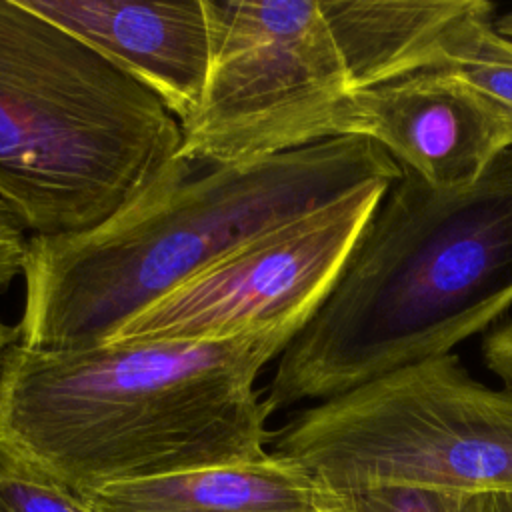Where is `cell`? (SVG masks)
Returning a JSON list of instances; mask_svg holds the SVG:
<instances>
[{"instance_id": "16", "label": "cell", "mask_w": 512, "mask_h": 512, "mask_svg": "<svg viewBox=\"0 0 512 512\" xmlns=\"http://www.w3.org/2000/svg\"><path fill=\"white\" fill-rule=\"evenodd\" d=\"M16 342H18V328L0 322V364H2V358L6 356L8 348L14 346Z\"/></svg>"}, {"instance_id": "1", "label": "cell", "mask_w": 512, "mask_h": 512, "mask_svg": "<svg viewBox=\"0 0 512 512\" xmlns=\"http://www.w3.org/2000/svg\"><path fill=\"white\" fill-rule=\"evenodd\" d=\"M294 340H136L54 350L14 344L0 364V466L76 496L264 456L254 382Z\"/></svg>"}, {"instance_id": "18", "label": "cell", "mask_w": 512, "mask_h": 512, "mask_svg": "<svg viewBox=\"0 0 512 512\" xmlns=\"http://www.w3.org/2000/svg\"><path fill=\"white\" fill-rule=\"evenodd\" d=\"M496 28H498V32H502L504 36L512 38V10H508V12L500 14V16H496Z\"/></svg>"}, {"instance_id": "12", "label": "cell", "mask_w": 512, "mask_h": 512, "mask_svg": "<svg viewBox=\"0 0 512 512\" xmlns=\"http://www.w3.org/2000/svg\"><path fill=\"white\" fill-rule=\"evenodd\" d=\"M338 512H490V494L432 488H370L334 492Z\"/></svg>"}, {"instance_id": "10", "label": "cell", "mask_w": 512, "mask_h": 512, "mask_svg": "<svg viewBox=\"0 0 512 512\" xmlns=\"http://www.w3.org/2000/svg\"><path fill=\"white\" fill-rule=\"evenodd\" d=\"M82 500L90 512H338L334 492L272 450L240 464L112 484Z\"/></svg>"}, {"instance_id": "7", "label": "cell", "mask_w": 512, "mask_h": 512, "mask_svg": "<svg viewBox=\"0 0 512 512\" xmlns=\"http://www.w3.org/2000/svg\"><path fill=\"white\" fill-rule=\"evenodd\" d=\"M392 184L366 186L242 244L138 314L108 344L296 336L324 304Z\"/></svg>"}, {"instance_id": "13", "label": "cell", "mask_w": 512, "mask_h": 512, "mask_svg": "<svg viewBox=\"0 0 512 512\" xmlns=\"http://www.w3.org/2000/svg\"><path fill=\"white\" fill-rule=\"evenodd\" d=\"M0 512H90L86 502L50 482L0 466Z\"/></svg>"}, {"instance_id": "6", "label": "cell", "mask_w": 512, "mask_h": 512, "mask_svg": "<svg viewBox=\"0 0 512 512\" xmlns=\"http://www.w3.org/2000/svg\"><path fill=\"white\" fill-rule=\"evenodd\" d=\"M270 450L330 492H512V390L444 354L302 410L272 432Z\"/></svg>"}, {"instance_id": "17", "label": "cell", "mask_w": 512, "mask_h": 512, "mask_svg": "<svg viewBox=\"0 0 512 512\" xmlns=\"http://www.w3.org/2000/svg\"><path fill=\"white\" fill-rule=\"evenodd\" d=\"M490 512H512V492L490 494Z\"/></svg>"}, {"instance_id": "3", "label": "cell", "mask_w": 512, "mask_h": 512, "mask_svg": "<svg viewBox=\"0 0 512 512\" xmlns=\"http://www.w3.org/2000/svg\"><path fill=\"white\" fill-rule=\"evenodd\" d=\"M512 306V150L474 184L390 186L336 286L280 354L272 416L452 354Z\"/></svg>"}, {"instance_id": "11", "label": "cell", "mask_w": 512, "mask_h": 512, "mask_svg": "<svg viewBox=\"0 0 512 512\" xmlns=\"http://www.w3.org/2000/svg\"><path fill=\"white\" fill-rule=\"evenodd\" d=\"M436 68L458 74L512 116V38L498 32L492 2L470 0L446 28Z\"/></svg>"}, {"instance_id": "9", "label": "cell", "mask_w": 512, "mask_h": 512, "mask_svg": "<svg viewBox=\"0 0 512 512\" xmlns=\"http://www.w3.org/2000/svg\"><path fill=\"white\" fill-rule=\"evenodd\" d=\"M152 92L182 124L198 108L210 66L204 0H20Z\"/></svg>"}, {"instance_id": "8", "label": "cell", "mask_w": 512, "mask_h": 512, "mask_svg": "<svg viewBox=\"0 0 512 512\" xmlns=\"http://www.w3.org/2000/svg\"><path fill=\"white\" fill-rule=\"evenodd\" d=\"M346 136L378 144L432 188L456 190L512 150V116L458 74L428 68L344 98L334 138Z\"/></svg>"}, {"instance_id": "15", "label": "cell", "mask_w": 512, "mask_h": 512, "mask_svg": "<svg viewBox=\"0 0 512 512\" xmlns=\"http://www.w3.org/2000/svg\"><path fill=\"white\" fill-rule=\"evenodd\" d=\"M482 358L502 386L512 390V320L494 326L484 336Z\"/></svg>"}, {"instance_id": "14", "label": "cell", "mask_w": 512, "mask_h": 512, "mask_svg": "<svg viewBox=\"0 0 512 512\" xmlns=\"http://www.w3.org/2000/svg\"><path fill=\"white\" fill-rule=\"evenodd\" d=\"M28 240L30 236H26L20 220L0 200V292L6 290L16 276L22 274Z\"/></svg>"}, {"instance_id": "2", "label": "cell", "mask_w": 512, "mask_h": 512, "mask_svg": "<svg viewBox=\"0 0 512 512\" xmlns=\"http://www.w3.org/2000/svg\"><path fill=\"white\" fill-rule=\"evenodd\" d=\"M182 160L154 190L96 228L30 236L18 344L102 346L134 314L256 236L402 170L374 142L346 136L246 164Z\"/></svg>"}, {"instance_id": "5", "label": "cell", "mask_w": 512, "mask_h": 512, "mask_svg": "<svg viewBox=\"0 0 512 512\" xmlns=\"http://www.w3.org/2000/svg\"><path fill=\"white\" fill-rule=\"evenodd\" d=\"M180 122L20 0H0V200L30 236L100 226L182 162Z\"/></svg>"}, {"instance_id": "4", "label": "cell", "mask_w": 512, "mask_h": 512, "mask_svg": "<svg viewBox=\"0 0 512 512\" xmlns=\"http://www.w3.org/2000/svg\"><path fill=\"white\" fill-rule=\"evenodd\" d=\"M470 0H204L210 66L178 158L246 164L334 140L350 94L436 68Z\"/></svg>"}]
</instances>
